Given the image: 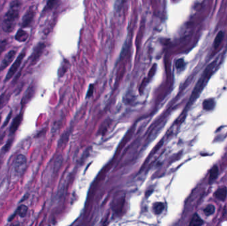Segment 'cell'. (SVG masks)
Returning a JSON list of instances; mask_svg holds the SVG:
<instances>
[{
  "label": "cell",
  "mask_w": 227,
  "mask_h": 226,
  "mask_svg": "<svg viewBox=\"0 0 227 226\" xmlns=\"http://www.w3.org/2000/svg\"><path fill=\"white\" fill-rule=\"evenodd\" d=\"M21 3L19 2H13L5 14L2 23V29L5 33H12L13 30L19 15Z\"/></svg>",
  "instance_id": "obj_1"
},
{
  "label": "cell",
  "mask_w": 227,
  "mask_h": 226,
  "mask_svg": "<svg viewBox=\"0 0 227 226\" xmlns=\"http://www.w3.org/2000/svg\"><path fill=\"white\" fill-rule=\"evenodd\" d=\"M27 168V158L24 155H18L13 164V174L15 176L20 177L25 173Z\"/></svg>",
  "instance_id": "obj_2"
},
{
  "label": "cell",
  "mask_w": 227,
  "mask_h": 226,
  "mask_svg": "<svg viewBox=\"0 0 227 226\" xmlns=\"http://www.w3.org/2000/svg\"><path fill=\"white\" fill-rule=\"evenodd\" d=\"M25 55V53L23 52L21 54H19V56L17 58L16 60L15 61V63L12 64V66L9 69V70L8 71V72H7L6 78H5V81H8V80L12 78L13 76V75L16 74V72L17 71V70L19 69V67L21 66V64L22 63V61H23V60Z\"/></svg>",
  "instance_id": "obj_3"
},
{
  "label": "cell",
  "mask_w": 227,
  "mask_h": 226,
  "mask_svg": "<svg viewBox=\"0 0 227 226\" xmlns=\"http://www.w3.org/2000/svg\"><path fill=\"white\" fill-rule=\"evenodd\" d=\"M16 56V51L14 50H10L9 52L7 53L5 58H3V60L1 63V64H0V71H2L3 70H4L5 68H7L9 64H11L12 60H13V58Z\"/></svg>",
  "instance_id": "obj_4"
},
{
  "label": "cell",
  "mask_w": 227,
  "mask_h": 226,
  "mask_svg": "<svg viewBox=\"0 0 227 226\" xmlns=\"http://www.w3.org/2000/svg\"><path fill=\"white\" fill-rule=\"evenodd\" d=\"M226 196H227V189L225 187L218 188L215 193V198L219 200H221V201H224L226 198Z\"/></svg>",
  "instance_id": "obj_5"
},
{
  "label": "cell",
  "mask_w": 227,
  "mask_h": 226,
  "mask_svg": "<svg viewBox=\"0 0 227 226\" xmlns=\"http://www.w3.org/2000/svg\"><path fill=\"white\" fill-rule=\"evenodd\" d=\"M27 211H28V207L26 205H24V204H21V205H20L19 207H17V209L16 211V213H15V214L19 215L21 217L23 218L27 216Z\"/></svg>",
  "instance_id": "obj_6"
},
{
  "label": "cell",
  "mask_w": 227,
  "mask_h": 226,
  "mask_svg": "<svg viewBox=\"0 0 227 226\" xmlns=\"http://www.w3.org/2000/svg\"><path fill=\"white\" fill-rule=\"evenodd\" d=\"M203 221L201 219L198 214H195L193 216L191 222L189 224V226H201L203 224Z\"/></svg>",
  "instance_id": "obj_7"
},
{
  "label": "cell",
  "mask_w": 227,
  "mask_h": 226,
  "mask_svg": "<svg viewBox=\"0 0 227 226\" xmlns=\"http://www.w3.org/2000/svg\"><path fill=\"white\" fill-rule=\"evenodd\" d=\"M215 102L213 99H208V100H204L203 104V108L208 111L213 109L215 107Z\"/></svg>",
  "instance_id": "obj_8"
},
{
  "label": "cell",
  "mask_w": 227,
  "mask_h": 226,
  "mask_svg": "<svg viewBox=\"0 0 227 226\" xmlns=\"http://www.w3.org/2000/svg\"><path fill=\"white\" fill-rule=\"evenodd\" d=\"M218 169L217 166L215 165L213 169L211 170V173H210V176H209V183L211 184L217 179V178L218 176Z\"/></svg>",
  "instance_id": "obj_9"
},
{
  "label": "cell",
  "mask_w": 227,
  "mask_h": 226,
  "mask_svg": "<svg viewBox=\"0 0 227 226\" xmlns=\"http://www.w3.org/2000/svg\"><path fill=\"white\" fill-rule=\"evenodd\" d=\"M164 209V204L162 202H157L153 206V210L156 214H159L162 212V211Z\"/></svg>",
  "instance_id": "obj_10"
},
{
  "label": "cell",
  "mask_w": 227,
  "mask_h": 226,
  "mask_svg": "<svg viewBox=\"0 0 227 226\" xmlns=\"http://www.w3.org/2000/svg\"><path fill=\"white\" fill-rule=\"evenodd\" d=\"M215 211V207L212 204H208V205L204 209V214L206 215V216H210V215H212L214 214Z\"/></svg>",
  "instance_id": "obj_11"
},
{
  "label": "cell",
  "mask_w": 227,
  "mask_h": 226,
  "mask_svg": "<svg viewBox=\"0 0 227 226\" xmlns=\"http://www.w3.org/2000/svg\"><path fill=\"white\" fill-rule=\"evenodd\" d=\"M20 122H21L20 116H18L17 118L16 119V120L14 121V123H13L12 127H11V132H12V133H14L15 131L17 130V129L18 128V127H19V125Z\"/></svg>",
  "instance_id": "obj_12"
},
{
  "label": "cell",
  "mask_w": 227,
  "mask_h": 226,
  "mask_svg": "<svg viewBox=\"0 0 227 226\" xmlns=\"http://www.w3.org/2000/svg\"><path fill=\"white\" fill-rule=\"evenodd\" d=\"M33 17V15H32V13L31 12H28L27 14H25V17L23 19V25H24V26H27V25L29 24V23H30V21H31V18Z\"/></svg>",
  "instance_id": "obj_13"
},
{
  "label": "cell",
  "mask_w": 227,
  "mask_h": 226,
  "mask_svg": "<svg viewBox=\"0 0 227 226\" xmlns=\"http://www.w3.org/2000/svg\"><path fill=\"white\" fill-rule=\"evenodd\" d=\"M222 37H223V33L222 31H220L218 33V34L217 36V38H216L215 41V48H217V47H218V45H220V43L222 39Z\"/></svg>",
  "instance_id": "obj_14"
},
{
  "label": "cell",
  "mask_w": 227,
  "mask_h": 226,
  "mask_svg": "<svg viewBox=\"0 0 227 226\" xmlns=\"http://www.w3.org/2000/svg\"><path fill=\"white\" fill-rule=\"evenodd\" d=\"M7 41L6 40H2V41H0V54H1L3 51L5 50L7 46Z\"/></svg>",
  "instance_id": "obj_15"
},
{
  "label": "cell",
  "mask_w": 227,
  "mask_h": 226,
  "mask_svg": "<svg viewBox=\"0 0 227 226\" xmlns=\"http://www.w3.org/2000/svg\"><path fill=\"white\" fill-rule=\"evenodd\" d=\"M184 65H185V63H184V61L183 59H179L177 61L176 63V67L178 69L179 68H183L184 67Z\"/></svg>",
  "instance_id": "obj_16"
},
{
  "label": "cell",
  "mask_w": 227,
  "mask_h": 226,
  "mask_svg": "<svg viewBox=\"0 0 227 226\" xmlns=\"http://www.w3.org/2000/svg\"><path fill=\"white\" fill-rule=\"evenodd\" d=\"M3 101H4V96H3V95H2V96H0V108L2 107Z\"/></svg>",
  "instance_id": "obj_17"
},
{
  "label": "cell",
  "mask_w": 227,
  "mask_h": 226,
  "mask_svg": "<svg viewBox=\"0 0 227 226\" xmlns=\"http://www.w3.org/2000/svg\"><path fill=\"white\" fill-rule=\"evenodd\" d=\"M0 3H1V2H0Z\"/></svg>",
  "instance_id": "obj_18"
}]
</instances>
